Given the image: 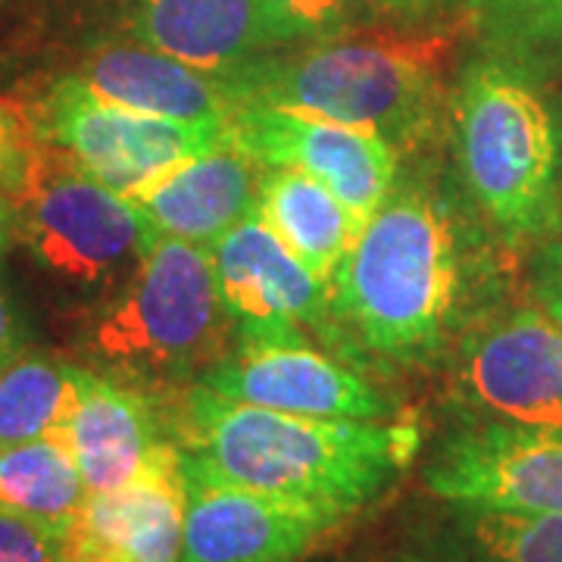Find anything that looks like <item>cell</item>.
I'll list each match as a JSON object with an SVG mask.
<instances>
[{
  "label": "cell",
  "instance_id": "obj_30",
  "mask_svg": "<svg viewBox=\"0 0 562 562\" xmlns=\"http://www.w3.org/2000/svg\"><path fill=\"white\" fill-rule=\"evenodd\" d=\"M350 562H438L435 557H428L422 547H416L413 541L403 538L401 547H391V550H382V553H366L360 560Z\"/></svg>",
  "mask_w": 562,
  "mask_h": 562
},
{
  "label": "cell",
  "instance_id": "obj_28",
  "mask_svg": "<svg viewBox=\"0 0 562 562\" xmlns=\"http://www.w3.org/2000/svg\"><path fill=\"white\" fill-rule=\"evenodd\" d=\"M29 347V331L22 322L20 303L13 301L10 288L0 281V369L10 360H16Z\"/></svg>",
  "mask_w": 562,
  "mask_h": 562
},
{
  "label": "cell",
  "instance_id": "obj_14",
  "mask_svg": "<svg viewBox=\"0 0 562 562\" xmlns=\"http://www.w3.org/2000/svg\"><path fill=\"white\" fill-rule=\"evenodd\" d=\"M128 38L210 72L303 44L276 0H125Z\"/></svg>",
  "mask_w": 562,
  "mask_h": 562
},
{
  "label": "cell",
  "instance_id": "obj_18",
  "mask_svg": "<svg viewBox=\"0 0 562 562\" xmlns=\"http://www.w3.org/2000/svg\"><path fill=\"white\" fill-rule=\"evenodd\" d=\"M262 166L235 144L198 154L125 194L169 238L210 247L232 225L257 213Z\"/></svg>",
  "mask_w": 562,
  "mask_h": 562
},
{
  "label": "cell",
  "instance_id": "obj_2",
  "mask_svg": "<svg viewBox=\"0 0 562 562\" xmlns=\"http://www.w3.org/2000/svg\"><path fill=\"white\" fill-rule=\"evenodd\" d=\"M172 425L188 472L347 513L387 494L419 453V428L409 422L294 416L201 384L184 387Z\"/></svg>",
  "mask_w": 562,
  "mask_h": 562
},
{
  "label": "cell",
  "instance_id": "obj_21",
  "mask_svg": "<svg viewBox=\"0 0 562 562\" xmlns=\"http://www.w3.org/2000/svg\"><path fill=\"white\" fill-rule=\"evenodd\" d=\"M88 501V484L60 435L0 450V509L69 535Z\"/></svg>",
  "mask_w": 562,
  "mask_h": 562
},
{
  "label": "cell",
  "instance_id": "obj_11",
  "mask_svg": "<svg viewBox=\"0 0 562 562\" xmlns=\"http://www.w3.org/2000/svg\"><path fill=\"white\" fill-rule=\"evenodd\" d=\"M184 472L181 562H303L353 513Z\"/></svg>",
  "mask_w": 562,
  "mask_h": 562
},
{
  "label": "cell",
  "instance_id": "obj_3",
  "mask_svg": "<svg viewBox=\"0 0 562 562\" xmlns=\"http://www.w3.org/2000/svg\"><path fill=\"white\" fill-rule=\"evenodd\" d=\"M450 54L453 38L435 32H344L284 47L220 76L235 106L272 103L357 125L403 157L441 132L450 101L443 85Z\"/></svg>",
  "mask_w": 562,
  "mask_h": 562
},
{
  "label": "cell",
  "instance_id": "obj_23",
  "mask_svg": "<svg viewBox=\"0 0 562 562\" xmlns=\"http://www.w3.org/2000/svg\"><path fill=\"white\" fill-rule=\"evenodd\" d=\"M465 25L487 54L562 69V0H465Z\"/></svg>",
  "mask_w": 562,
  "mask_h": 562
},
{
  "label": "cell",
  "instance_id": "obj_9",
  "mask_svg": "<svg viewBox=\"0 0 562 562\" xmlns=\"http://www.w3.org/2000/svg\"><path fill=\"white\" fill-rule=\"evenodd\" d=\"M206 250L235 338H310L306 328H316L325 344L344 341L331 313V284L281 241L260 213L232 225Z\"/></svg>",
  "mask_w": 562,
  "mask_h": 562
},
{
  "label": "cell",
  "instance_id": "obj_10",
  "mask_svg": "<svg viewBox=\"0 0 562 562\" xmlns=\"http://www.w3.org/2000/svg\"><path fill=\"white\" fill-rule=\"evenodd\" d=\"M194 384L228 401L294 416L394 419V401L372 382V375L328 347L313 344V338H235V347Z\"/></svg>",
  "mask_w": 562,
  "mask_h": 562
},
{
  "label": "cell",
  "instance_id": "obj_26",
  "mask_svg": "<svg viewBox=\"0 0 562 562\" xmlns=\"http://www.w3.org/2000/svg\"><path fill=\"white\" fill-rule=\"evenodd\" d=\"M303 41H322L353 32L366 13V0H276Z\"/></svg>",
  "mask_w": 562,
  "mask_h": 562
},
{
  "label": "cell",
  "instance_id": "obj_25",
  "mask_svg": "<svg viewBox=\"0 0 562 562\" xmlns=\"http://www.w3.org/2000/svg\"><path fill=\"white\" fill-rule=\"evenodd\" d=\"M0 562H72L69 535L0 509Z\"/></svg>",
  "mask_w": 562,
  "mask_h": 562
},
{
  "label": "cell",
  "instance_id": "obj_4",
  "mask_svg": "<svg viewBox=\"0 0 562 562\" xmlns=\"http://www.w3.org/2000/svg\"><path fill=\"white\" fill-rule=\"evenodd\" d=\"M460 179L506 244L550 238L560 225V140L538 72L482 50L450 94Z\"/></svg>",
  "mask_w": 562,
  "mask_h": 562
},
{
  "label": "cell",
  "instance_id": "obj_19",
  "mask_svg": "<svg viewBox=\"0 0 562 562\" xmlns=\"http://www.w3.org/2000/svg\"><path fill=\"white\" fill-rule=\"evenodd\" d=\"M406 541L438 562H562V516L435 501L409 525Z\"/></svg>",
  "mask_w": 562,
  "mask_h": 562
},
{
  "label": "cell",
  "instance_id": "obj_8",
  "mask_svg": "<svg viewBox=\"0 0 562 562\" xmlns=\"http://www.w3.org/2000/svg\"><path fill=\"white\" fill-rule=\"evenodd\" d=\"M29 120L38 140L120 194L138 191L176 162L232 144L228 125H194L135 113L94 98L72 76L54 81L38 106L29 110Z\"/></svg>",
  "mask_w": 562,
  "mask_h": 562
},
{
  "label": "cell",
  "instance_id": "obj_13",
  "mask_svg": "<svg viewBox=\"0 0 562 562\" xmlns=\"http://www.w3.org/2000/svg\"><path fill=\"white\" fill-rule=\"evenodd\" d=\"M422 484L431 501L562 516V431L460 422L425 460Z\"/></svg>",
  "mask_w": 562,
  "mask_h": 562
},
{
  "label": "cell",
  "instance_id": "obj_24",
  "mask_svg": "<svg viewBox=\"0 0 562 562\" xmlns=\"http://www.w3.org/2000/svg\"><path fill=\"white\" fill-rule=\"evenodd\" d=\"M38 154V135L29 110L0 101V191L16 198Z\"/></svg>",
  "mask_w": 562,
  "mask_h": 562
},
{
  "label": "cell",
  "instance_id": "obj_27",
  "mask_svg": "<svg viewBox=\"0 0 562 562\" xmlns=\"http://www.w3.org/2000/svg\"><path fill=\"white\" fill-rule=\"evenodd\" d=\"M535 301L562 322V244L543 250V260L535 272Z\"/></svg>",
  "mask_w": 562,
  "mask_h": 562
},
{
  "label": "cell",
  "instance_id": "obj_22",
  "mask_svg": "<svg viewBox=\"0 0 562 562\" xmlns=\"http://www.w3.org/2000/svg\"><path fill=\"white\" fill-rule=\"evenodd\" d=\"M81 362L25 347L0 369V450L60 435L76 401Z\"/></svg>",
  "mask_w": 562,
  "mask_h": 562
},
{
  "label": "cell",
  "instance_id": "obj_12",
  "mask_svg": "<svg viewBox=\"0 0 562 562\" xmlns=\"http://www.w3.org/2000/svg\"><path fill=\"white\" fill-rule=\"evenodd\" d=\"M228 140L260 166H288L313 176L366 220L397 184L401 154L387 140L316 113L238 103L228 116Z\"/></svg>",
  "mask_w": 562,
  "mask_h": 562
},
{
  "label": "cell",
  "instance_id": "obj_17",
  "mask_svg": "<svg viewBox=\"0 0 562 562\" xmlns=\"http://www.w3.org/2000/svg\"><path fill=\"white\" fill-rule=\"evenodd\" d=\"M69 76L101 101L162 120L228 125L235 110L220 72L198 69L132 38L88 50Z\"/></svg>",
  "mask_w": 562,
  "mask_h": 562
},
{
  "label": "cell",
  "instance_id": "obj_20",
  "mask_svg": "<svg viewBox=\"0 0 562 562\" xmlns=\"http://www.w3.org/2000/svg\"><path fill=\"white\" fill-rule=\"evenodd\" d=\"M257 213L328 284L369 222L331 188L288 166H262Z\"/></svg>",
  "mask_w": 562,
  "mask_h": 562
},
{
  "label": "cell",
  "instance_id": "obj_15",
  "mask_svg": "<svg viewBox=\"0 0 562 562\" xmlns=\"http://www.w3.org/2000/svg\"><path fill=\"white\" fill-rule=\"evenodd\" d=\"M60 438L79 462L88 494L135 482L179 447L176 425L162 419L150 391L103 375L85 362Z\"/></svg>",
  "mask_w": 562,
  "mask_h": 562
},
{
  "label": "cell",
  "instance_id": "obj_1",
  "mask_svg": "<svg viewBox=\"0 0 562 562\" xmlns=\"http://www.w3.org/2000/svg\"><path fill=\"white\" fill-rule=\"evenodd\" d=\"M469 241L438 188L394 184L331 279L341 338L394 366L441 357L472 325Z\"/></svg>",
  "mask_w": 562,
  "mask_h": 562
},
{
  "label": "cell",
  "instance_id": "obj_29",
  "mask_svg": "<svg viewBox=\"0 0 562 562\" xmlns=\"http://www.w3.org/2000/svg\"><path fill=\"white\" fill-rule=\"evenodd\" d=\"M20 241V206L16 198L0 191V257Z\"/></svg>",
  "mask_w": 562,
  "mask_h": 562
},
{
  "label": "cell",
  "instance_id": "obj_6",
  "mask_svg": "<svg viewBox=\"0 0 562 562\" xmlns=\"http://www.w3.org/2000/svg\"><path fill=\"white\" fill-rule=\"evenodd\" d=\"M20 241L32 260L76 291H110L128 279L160 238L135 203L38 140L25 188L16 194Z\"/></svg>",
  "mask_w": 562,
  "mask_h": 562
},
{
  "label": "cell",
  "instance_id": "obj_31",
  "mask_svg": "<svg viewBox=\"0 0 562 562\" xmlns=\"http://www.w3.org/2000/svg\"><path fill=\"white\" fill-rule=\"evenodd\" d=\"M379 3L387 13H397L403 20H422L428 13L441 10L443 3H450V0H379Z\"/></svg>",
  "mask_w": 562,
  "mask_h": 562
},
{
  "label": "cell",
  "instance_id": "obj_16",
  "mask_svg": "<svg viewBox=\"0 0 562 562\" xmlns=\"http://www.w3.org/2000/svg\"><path fill=\"white\" fill-rule=\"evenodd\" d=\"M181 447L135 482L88 494L69 531L72 562H181L184 547Z\"/></svg>",
  "mask_w": 562,
  "mask_h": 562
},
{
  "label": "cell",
  "instance_id": "obj_5",
  "mask_svg": "<svg viewBox=\"0 0 562 562\" xmlns=\"http://www.w3.org/2000/svg\"><path fill=\"white\" fill-rule=\"evenodd\" d=\"M235 325L216 291L210 250L160 235L81 331L85 366L138 384H194L232 350Z\"/></svg>",
  "mask_w": 562,
  "mask_h": 562
},
{
  "label": "cell",
  "instance_id": "obj_7",
  "mask_svg": "<svg viewBox=\"0 0 562 562\" xmlns=\"http://www.w3.org/2000/svg\"><path fill=\"white\" fill-rule=\"evenodd\" d=\"M460 422H503L562 431V322L541 303L475 319L450 366Z\"/></svg>",
  "mask_w": 562,
  "mask_h": 562
}]
</instances>
